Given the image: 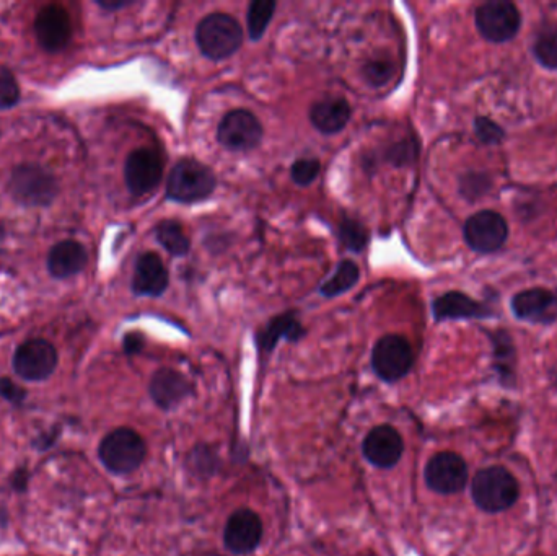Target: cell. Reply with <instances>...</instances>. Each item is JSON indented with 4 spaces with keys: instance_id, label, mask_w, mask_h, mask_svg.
I'll list each match as a JSON object with an SVG mask.
<instances>
[{
    "instance_id": "1",
    "label": "cell",
    "mask_w": 557,
    "mask_h": 556,
    "mask_svg": "<svg viewBox=\"0 0 557 556\" xmlns=\"http://www.w3.org/2000/svg\"><path fill=\"white\" fill-rule=\"evenodd\" d=\"M518 496L517 478L500 465L481 468L471 480V498L476 508L486 514L509 511L517 503Z\"/></svg>"
},
{
    "instance_id": "2",
    "label": "cell",
    "mask_w": 557,
    "mask_h": 556,
    "mask_svg": "<svg viewBox=\"0 0 557 556\" xmlns=\"http://www.w3.org/2000/svg\"><path fill=\"white\" fill-rule=\"evenodd\" d=\"M196 43L204 58L222 61L240 49L243 30L237 18L224 12H215L199 22L196 28Z\"/></svg>"
},
{
    "instance_id": "3",
    "label": "cell",
    "mask_w": 557,
    "mask_h": 556,
    "mask_svg": "<svg viewBox=\"0 0 557 556\" xmlns=\"http://www.w3.org/2000/svg\"><path fill=\"white\" fill-rule=\"evenodd\" d=\"M101 464L116 475H129L141 467L147 446L141 434L131 428H118L106 434L98 447Z\"/></svg>"
},
{
    "instance_id": "4",
    "label": "cell",
    "mask_w": 557,
    "mask_h": 556,
    "mask_svg": "<svg viewBox=\"0 0 557 556\" xmlns=\"http://www.w3.org/2000/svg\"><path fill=\"white\" fill-rule=\"evenodd\" d=\"M217 188V177L198 160L183 159L173 167L167 181V198L175 203H198L209 198Z\"/></svg>"
},
{
    "instance_id": "5",
    "label": "cell",
    "mask_w": 557,
    "mask_h": 556,
    "mask_svg": "<svg viewBox=\"0 0 557 556\" xmlns=\"http://www.w3.org/2000/svg\"><path fill=\"white\" fill-rule=\"evenodd\" d=\"M12 198L27 208H41L53 203L59 193V183L53 173L36 164L15 168L9 180Z\"/></svg>"
},
{
    "instance_id": "6",
    "label": "cell",
    "mask_w": 557,
    "mask_h": 556,
    "mask_svg": "<svg viewBox=\"0 0 557 556\" xmlns=\"http://www.w3.org/2000/svg\"><path fill=\"white\" fill-rule=\"evenodd\" d=\"M414 366L413 346L404 336L385 335L372 349V369L388 384L408 376Z\"/></svg>"
},
{
    "instance_id": "7",
    "label": "cell",
    "mask_w": 557,
    "mask_h": 556,
    "mask_svg": "<svg viewBox=\"0 0 557 556\" xmlns=\"http://www.w3.org/2000/svg\"><path fill=\"white\" fill-rule=\"evenodd\" d=\"M474 20L481 36L491 43L514 40L522 27V15L517 5L507 0H491L479 5Z\"/></svg>"
},
{
    "instance_id": "8",
    "label": "cell",
    "mask_w": 557,
    "mask_h": 556,
    "mask_svg": "<svg viewBox=\"0 0 557 556\" xmlns=\"http://www.w3.org/2000/svg\"><path fill=\"white\" fill-rule=\"evenodd\" d=\"M468 477V464L457 452L443 451L432 455L424 468L426 485L439 495H458L468 485Z\"/></svg>"
},
{
    "instance_id": "9",
    "label": "cell",
    "mask_w": 557,
    "mask_h": 556,
    "mask_svg": "<svg viewBox=\"0 0 557 556\" xmlns=\"http://www.w3.org/2000/svg\"><path fill=\"white\" fill-rule=\"evenodd\" d=\"M463 235L473 252L487 255L504 247L509 237V224L499 212H476L465 222Z\"/></svg>"
},
{
    "instance_id": "10",
    "label": "cell",
    "mask_w": 557,
    "mask_h": 556,
    "mask_svg": "<svg viewBox=\"0 0 557 556\" xmlns=\"http://www.w3.org/2000/svg\"><path fill=\"white\" fill-rule=\"evenodd\" d=\"M217 139L229 151H253L263 139V126L250 111L233 110L220 121Z\"/></svg>"
},
{
    "instance_id": "11",
    "label": "cell",
    "mask_w": 557,
    "mask_h": 556,
    "mask_svg": "<svg viewBox=\"0 0 557 556\" xmlns=\"http://www.w3.org/2000/svg\"><path fill=\"white\" fill-rule=\"evenodd\" d=\"M58 366V351L49 341L30 340L18 346L14 356L17 376L30 382L48 379Z\"/></svg>"
},
{
    "instance_id": "12",
    "label": "cell",
    "mask_w": 557,
    "mask_h": 556,
    "mask_svg": "<svg viewBox=\"0 0 557 556\" xmlns=\"http://www.w3.org/2000/svg\"><path fill=\"white\" fill-rule=\"evenodd\" d=\"M163 177V162L157 152L136 149L124 164V181L131 195L144 196L157 190Z\"/></svg>"
},
{
    "instance_id": "13",
    "label": "cell",
    "mask_w": 557,
    "mask_h": 556,
    "mask_svg": "<svg viewBox=\"0 0 557 556\" xmlns=\"http://www.w3.org/2000/svg\"><path fill=\"white\" fill-rule=\"evenodd\" d=\"M263 534L261 517L251 509H238L230 514L229 521L225 524V547L233 555H248L258 548Z\"/></svg>"
},
{
    "instance_id": "14",
    "label": "cell",
    "mask_w": 557,
    "mask_h": 556,
    "mask_svg": "<svg viewBox=\"0 0 557 556\" xmlns=\"http://www.w3.org/2000/svg\"><path fill=\"white\" fill-rule=\"evenodd\" d=\"M362 452L373 467L393 468L403 457V437L390 424H380L365 436Z\"/></svg>"
},
{
    "instance_id": "15",
    "label": "cell",
    "mask_w": 557,
    "mask_h": 556,
    "mask_svg": "<svg viewBox=\"0 0 557 556\" xmlns=\"http://www.w3.org/2000/svg\"><path fill=\"white\" fill-rule=\"evenodd\" d=\"M35 33L44 51L58 53L71 41V17L59 5H46L36 15Z\"/></svg>"
},
{
    "instance_id": "16",
    "label": "cell",
    "mask_w": 557,
    "mask_h": 556,
    "mask_svg": "<svg viewBox=\"0 0 557 556\" xmlns=\"http://www.w3.org/2000/svg\"><path fill=\"white\" fill-rule=\"evenodd\" d=\"M149 393L158 408L170 411L193 393V384L181 372L163 367L150 379Z\"/></svg>"
},
{
    "instance_id": "17",
    "label": "cell",
    "mask_w": 557,
    "mask_h": 556,
    "mask_svg": "<svg viewBox=\"0 0 557 556\" xmlns=\"http://www.w3.org/2000/svg\"><path fill=\"white\" fill-rule=\"evenodd\" d=\"M512 312L518 320H523V322H556L557 296L541 287L518 292L512 299Z\"/></svg>"
},
{
    "instance_id": "18",
    "label": "cell",
    "mask_w": 557,
    "mask_h": 556,
    "mask_svg": "<svg viewBox=\"0 0 557 556\" xmlns=\"http://www.w3.org/2000/svg\"><path fill=\"white\" fill-rule=\"evenodd\" d=\"M170 276L162 258L154 252L142 253L132 276V292L136 296L160 297L167 291Z\"/></svg>"
},
{
    "instance_id": "19",
    "label": "cell",
    "mask_w": 557,
    "mask_h": 556,
    "mask_svg": "<svg viewBox=\"0 0 557 556\" xmlns=\"http://www.w3.org/2000/svg\"><path fill=\"white\" fill-rule=\"evenodd\" d=\"M432 312H434V318L437 322L487 318L492 315V310L489 307L458 291H450L437 297L432 304Z\"/></svg>"
},
{
    "instance_id": "20",
    "label": "cell",
    "mask_w": 557,
    "mask_h": 556,
    "mask_svg": "<svg viewBox=\"0 0 557 556\" xmlns=\"http://www.w3.org/2000/svg\"><path fill=\"white\" fill-rule=\"evenodd\" d=\"M87 263V250L75 240L56 243L48 255V271L56 279L72 278L84 271Z\"/></svg>"
},
{
    "instance_id": "21",
    "label": "cell",
    "mask_w": 557,
    "mask_h": 556,
    "mask_svg": "<svg viewBox=\"0 0 557 556\" xmlns=\"http://www.w3.org/2000/svg\"><path fill=\"white\" fill-rule=\"evenodd\" d=\"M351 105L346 98L328 97L320 100L310 110L313 128L321 134H338L346 128L351 120Z\"/></svg>"
},
{
    "instance_id": "22",
    "label": "cell",
    "mask_w": 557,
    "mask_h": 556,
    "mask_svg": "<svg viewBox=\"0 0 557 556\" xmlns=\"http://www.w3.org/2000/svg\"><path fill=\"white\" fill-rule=\"evenodd\" d=\"M303 335H305V330H303L299 318L295 317L294 312H287V314L272 318L271 322L259 331L256 340H258L261 351L271 353L279 341L287 340L295 343Z\"/></svg>"
},
{
    "instance_id": "23",
    "label": "cell",
    "mask_w": 557,
    "mask_h": 556,
    "mask_svg": "<svg viewBox=\"0 0 557 556\" xmlns=\"http://www.w3.org/2000/svg\"><path fill=\"white\" fill-rule=\"evenodd\" d=\"M360 278L359 266L352 260H343L334 271L333 276L320 287L321 296L333 299L344 292L351 291Z\"/></svg>"
},
{
    "instance_id": "24",
    "label": "cell",
    "mask_w": 557,
    "mask_h": 556,
    "mask_svg": "<svg viewBox=\"0 0 557 556\" xmlns=\"http://www.w3.org/2000/svg\"><path fill=\"white\" fill-rule=\"evenodd\" d=\"M157 242L173 256H186L191 250V240L178 221H163L155 229Z\"/></svg>"
},
{
    "instance_id": "25",
    "label": "cell",
    "mask_w": 557,
    "mask_h": 556,
    "mask_svg": "<svg viewBox=\"0 0 557 556\" xmlns=\"http://www.w3.org/2000/svg\"><path fill=\"white\" fill-rule=\"evenodd\" d=\"M277 4L274 0H255L248 7L246 23H248V35L250 40L259 41L268 30Z\"/></svg>"
},
{
    "instance_id": "26",
    "label": "cell",
    "mask_w": 557,
    "mask_h": 556,
    "mask_svg": "<svg viewBox=\"0 0 557 556\" xmlns=\"http://www.w3.org/2000/svg\"><path fill=\"white\" fill-rule=\"evenodd\" d=\"M492 345L496 349V369L504 384L514 382L515 349L510 336L497 333L492 336Z\"/></svg>"
},
{
    "instance_id": "27",
    "label": "cell",
    "mask_w": 557,
    "mask_h": 556,
    "mask_svg": "<svg viewBox=\"0 0 557 556\" xmlns=\"http://www.w3.org/2000/svg\"><path fill=\"white\" fill-rule=\"evenodd\" d=\"M536 61L549 71H557V27L544 28L533 46Z\"/></svg>"
},
{
    "instance_id": "28",
    "label": "cell",
    "mask_w": 557,
    "mask_h": 556,
    "mask_svg": "<svg viewBox=\"0 0 557 556\" xmlns=\"http://www.w3.org/2000/svg\"><path fill=\"white\" fill-rule=\"evenodd\" d=\"M339 240L351 252H362L369 243V232L356 219L344 217L339 224Z\"/></svg>"
},
{
    "instance_id": "29",
    "label": "cell",
    "mask_w": 557,
    "mask_h": 556,
    "mask_svg": "<svg viewBox=\"0 0 557 556\" xmlns=\"http://www.w3.org/2000/svg\"><path fill=\"white\" fill-rule=\"evenodd\" d=\"M393 72H395V67L390 59H373L365 64L362 76H364L365 82L372 87H383L390 82Z\"/></svg>"
},
{
    "instance_id": "30",
    "label": "cell",
    "mask_w": 557,
    "mask_h": 556,
    "mask_svg": "<svg viewBox=\"0 0 557 556\" xmlns=\"http://www.w3.org/2000/svg\"><path fill=\"white\" fill-rule=\"evenodd\" d=\"M321 172V164L318 159H300L290 167V178L295 185L308 186L318 178Z\"/></svg>"
},
{
    "instance_id": "31",
    "label": "cell",
    "mask_w": 557,
    "mask_h": 556,
    "mask_svg": "<svg viewBox=\"0 0 557 556\" xmlns=\"http://www.w3.org/2000/svg\"><path fill=\"white\" fill-rule=\"evenodd\" d=\"M417 155V144L413 139H404V141L396 142L395 146H391L386 152V160L396 167H404L411 164Z\"/></svg>"
},
{
    "instance_id": "32",
    "label": "cell",
    "mask_w": 557,
    "mask_h": 556,
    "mask_svg": "<svg viewBox=\"0 0 557 556\" xmlns=\"http://www.w3.org/2000/svg\"><path fill=\"white\" fill-rule=\"evenodd\" d=\"M20 100V89L17 80L9 71H0V110H7L17 105Z\"/></svg>"
},
{
    "instance_id": "33",
    "label": "cell",
    "mask_w": 557,
    "mask_h": 556,
    "mask_svg": "<svg viewBox=\"0 0 557 556\" xmlns=\"http://www.w3.org/2000/svg\"><path fill=\"white\" fill-rule=\"evenodd\" d=\"M474 133L484 144H497L504 139L502 128H499L494 121L489 120L486 116H481L474 121Z\"/></svg>"
},
{
    "instance_id": "34",
    "label": "cell",
    "mask_w": 557,
    "mask_h": 556,
    "mask_svg": "<svg viewBox=\"0 0 557 556\" xmlns=\"http://www.w3.org/2000/svg\"><path fill=\"white\" fill-rule=\"evenodd\" d=\"M217 457H215V452L211 449H206V447H201V449H194L193 455H191V465L196 468V472L201 473H212L215 472V465H217Z\"/></svg>"
},
{
    "instance_id": "35",
    "label": "cell",
    "mask_w": 557,
    "mask_h": 556,
    "mask_svg": "<svg viewBox=\"0 0 557 556\" xmlns=\"http://www.w3.org/2000/svg\"><path fill=\"white\" fill-rule=\"evenodd\" d=\"M0 395L7 400V402L12 403H23L25 398H27V390L20 387V385L15 384L12 380L0 379Z\"/></svg>"
},
{
    "instance_id": "36",
    "label": "cell",
    "mask_w": 557,
    "mask_h": 556,
    "mask_svg": "<svg viewBox=\"0 0 557 556\" xmlns=\"http://www.w3.org/2000/svg\"><path fill=\"white\" fill-rule=\"evenodd\" d=\"M123 346L126 354L141 353L144 348V338L139 333H129L124 336Z\"/></svg>"
},
{
    "instance_id": "37",
    "label": "cell",
    "mask_w": 557,
    "mask_h": 556,
    "mask_svg": "<svg viewBox=\"0 0 557 556\" xmlns=\"http://www.w3.org/2000/svg\"><path fill=\"white\" fill-rule=\"evenodd\" d=\"M98 5L101 9L108 10V12H115V10L124 9V7H129V5L134 4L132 0H98Z\"/></svg>"
}]
</instances>
